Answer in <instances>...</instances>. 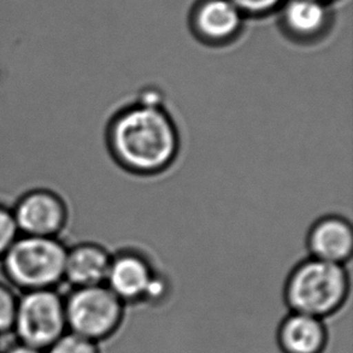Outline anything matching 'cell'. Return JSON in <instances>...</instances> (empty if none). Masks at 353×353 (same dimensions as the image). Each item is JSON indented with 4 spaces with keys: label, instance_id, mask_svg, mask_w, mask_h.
Here are the masks:
<instances>
[{
    "label": "cell",
    "instance_id": "1",
    "mask_svg": "<svg viewBox=\"0 0 353 353\" xmlns=\"http://www.w3.org/2000/svg\"><path fill=\"white\" fill-rule=\"evenodd\" d=\"M106 143L119 167L150 176L165 172L176 161L180 133L164 106L135 101L111 117Z\"/></svg>",
    "mask_w": 353,
    "mask_h": 353
},
{
    "label": "cell",
    "instance_id": "2",
    "mask_svg": "<svg viewBox=\"0 0 353 353\" xmlns=\"http://www.w3.org/2000/svg\"><path fill=\"white\" fill-rule=\"evenodd\" d=\"M351 279L345 265L307 258L288 274L283 299L288 310L327 320L347 303Z\"/></svg>",
    "mask_w": 353,
    "mask_h": 353
},
{
    "label": "cell",
    "instance_id": "3",
    "mask_svg": "<svg viewBox=\"0 0 353 353\" xmlns=\"http://www.w3.org/2000/svg\"><path fill=\"white\" fill-rule=\"evenodd\" d=\"M68 246L59 238L19 235L0 259L9 285L21 292L57 288L64 282Z\"/></svg>",
    "mask_w": 353,
    "mask_h": 353
},
{
    "label": "cell",
    "instance_id": "4",
    "mask_svg": "<svg viewBox=\"0 0 353 353\" xmlns=\"http://www.w3.org/2000/svg\"><path fill=\"white\" fill-rule=\"evenodd\" d=\"M64 305L68 330L99 345L121 330L127 309L106 285L72 288Z\"/></svg>",
    "mask_w": 353,
    "mask_h": 353
},
{
    "label": "cell",
    "instance_id": "5",
    "mask_svg": "<svg viewBox=\"0 0 353 353\" xmlns=\"http://www.w3.org/2000/svg\"><path fill=\"white\" fill-rule=\"evenodd\" d=\"M67 330L64 296L57 288L19 294L12 325L14 340L45 351Z\"/></svg>",
    "mask_w": 353,
    "mask_h": 353
},
{
    "label": "cell",
    "instance_id": "6",
    "mask_svg": "<svg viewBox=\"0 0 353 353\" xmlns=\"http://www.w3.org/2000/svg\"><path fill=\"white\" fill-rule=\"evenodd\" d=\"M105 285L127 306L159 303L169 293L167 279L145 254L133 250L112 254Z\"/></svg>",
    "mask_w": 353,
    "mask_h": 353
},
{
    "label": "cell",
    "instance_id": "7",
    "mask_svg": "<svg viewBox=\"0 0 353 353\" xmlns=\"http://www.w3.org/2000/svg\"><path fill=\"white\" fill-rule=\"evenodd\" d=\"M19 235L58 238L68 223L69 211L63 196L51 188H30L11 208Z\"/></svg>",
    "mask_w": 353,
    "mask_h": 353
},
{
    "label": "cell",
    "instance_id": "8",
    "mask_svg": "<svg viewBox=\"0 0 353 353\" xmlns=\"http://www.w3.org/2000/svg\"><path fill=\"white\" fill-rule=\"evenodd\" d=\"M306 243L311 258L345 265L353 252L352 225L341 216H323L311 225Z\"/></svg>",
    "mask_w": 353,
    "mask_h": 353
},
{
    "label": "cell",
    "instance_id": "9",
    "mask_svg": "<svg viewBox=\"0 0 353 353\" xmlns=\"http://www.w3.org/2000/svg\"><path fill=\"white\" fill-rule=\"evenodd\" d=\"M276 343L282 353H325L330 332L325 320L288 311L277 327Z\"/></svg>",
    "mask_w": 353,
    "mask_h": 353
},
{
    "label": "cell",
    "instance_id": "10",
    "mask_svg": "<svg viewBox=\"0 0 353 353\" xmlns=\"http://www.w3.org/2000/svg\"><path fill=\"white\" fill-rule=\"evenodd\" d=\"M111 258L112 254L99 243H81L68 248L64 282L72 288L105 285Z\"/></svg>",
    "mask_w": 353,
    "mask_h": 353
},
{
    "label": "cell",
    "instance_id": "11",
    "mask_svg": "<svg viewBox=\"0 0 353 353\" xmlns=\"http://www.w3.org/2000/svg\"><path fill=\"white\" fill-rule=\"evenodd\" d=\"M243 24V12L230 0H205L194 14V28L203 40L223 43L234 39Z\"/></svg>",
    "mask_w": 353,
    "mask_h": 353
},
{
    "label": "cell",
    "instance_id": "12",
    "mask_svg": "<svg viewBox=\"0 0 353 353\" xmlns=\"http://www.w3.org/2000/svg\"><path fill=\"white\" fill-rule=\"evenodd\" d=\"M283 21L293 37L309 40L323 33L328 23V11L321 0H290Z\"/></svg>",
    "mask_w": 353,
    "mask_h": 353
},
{
    "label": "cell",
    "instance_id": "13",
    "mask_svg": "<svg viewBox=\"0 0 353 353\" xmlns=\"http://www.w3.org/2000/svg\"><path fill=\"white\" fill-rule=\"evenodd\" d=\"M45 353H101V345L67 330Z\"/></svg>",
    "mask_w": 353,
    "mask_h": 353
},
{
    "label": "cell",
    "instance_id": "14",
    "mask_svg": "<svg viewBox=\"0 0 353 353\" xmlns=\"http://www.w3.org/2000/svg\"><path fill=\"white\" fill-rule=\"evenodd\" d=\"M17 301L19 294L14 293L12 287L0 282V334L12 335Z\"/></svg>",
    "mask_w": 353,
    "mask_h": 353
},
{
    "label": "cell",
    "instance_id": "15",
    "mask_svg": "<svg viewBox=\"0 0 353 353\" xmlns=\"http://www.w3.org/2000/svg\"><path fill=\"white\" fill-rule=\"evenodd\" d=\"M19 236V228L11 208L0 203V259Z\"/></svg>",
    "mask_w": 353,
    "mask_h": 353
},
{
    "label": "cell",
    "instance_id": "16",
    "mask_svg": "<svg viewBox=\"0 0 353 353\" xmlns=\"http://www.w3.org/2000/svg\"><path fill=\"white\" fill-rule=\"evenodd\" d=\"M241 12L265 14L281 4L283 0H230Z\"/></svg>",
    "mask_w": 353,
    "mask_h": 353
},
{
    "label": "cell",
    "instance_id": "17",
    "mask_svg": "<svg viewBox=\"0 0 353 353\" xmlns=\"http://www.w3.org/2000/svg\"><path fill=\"white\" fill-rule=\"evenodd\" d=\"M3 353H45V351L33 347L30 345L19 343L17 340L14 339V341L4 350Z\"/></svg>",
    "mask_w": 353,
    "mask_h": 353
},
{
    "label": "cell",
    "instance_id": "18",
    "mask_svg": "<svg viewBox=\"0 0 353 353\" xmlns=\"http://www.w3.org/2000/svg\"><path fill=\"white\" fill-rule=\"evenodd\" d=\"M321 1H323V0H321Z\"/></svg>",
    "mask_w": 353,
    "mask_h": 353
},
{
    "label": "cell",
    "instance_id": "19",
    "mask_svg": "<svg viewBox=\"0 0 353 353\" xmlns=\"http://www.w3.org/2000/svg\"><path fill=\"white\" fill-rule=\"evenodd\" d=\"M0 353H1V352H0Z\"/></svg>",
    "mask_w": 353,
    "mask_h": 353
}]
</instances>
